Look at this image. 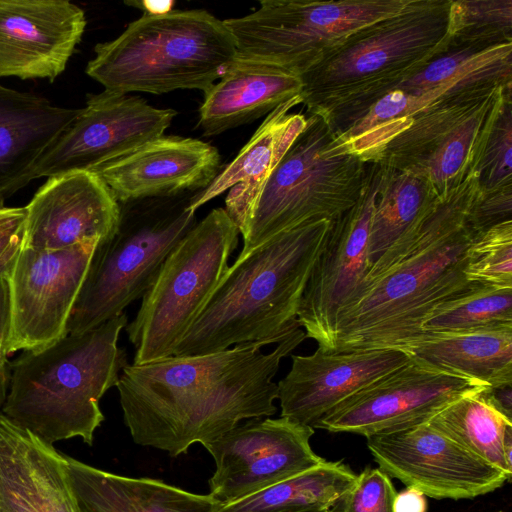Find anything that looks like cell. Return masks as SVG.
Returning <instances> with one entry per match:
<instances>
[{
  "label": "cell",
  "instance_id": "1",
  "mask_svg": "<svg viewBox=\"0 0 512 512\" xmlns=\"http://www.w3.org/2000/svg\"><path fill=\"white\" fill-rule=\"evenodd\" d=\"M306 338L290 332L268 353L249 342L200 356H170L127 364L116 386L133 441L176 457L211 442L243 420L276 413L274 376L283 358Z\"/></svg>",
  "mask_w": 512,
  "mask_h": 512
},
{
  "label": "cell",
  "instance_id": "2",
  "mask_svg": "<svg viewBox=\"0 0 512 512\" xmlns=\"http://www.w3.org/2000/svg\"><path fill=\"white\" fill-rule=\"evenodd\" d=\"M480 195L477 169L438 195L403 257L340 313L330 351L399 349L422 333L432 309L475 285L464 267L476 237L467 220Z\"/></svg>",
  "mask_w": 512,
  "mask_h": 512
},
{
  "label": "cell",
  "instance_id": "3",
  "mask_svg": "<svg viewBox=\"0 0 512 512\" xmlns=\"http://www.w3.org/2000/svg\"><path fill=\"white\" fill-rule=\"evenodd\" d=\"M333 221L280 233L228 266L172 356H200L249 342L279 343L300 328L298 308Z\"/></svg>",
  "mask_w": 512,
  "mask_h": 512
},
{
  "label": "cell",
  "instance_id": "4",
  "mask_svg": "<svg viewBox=\"0 0 512 512\" xmlns=\"http://www.w3.org/2000/svg\"><path fill=\"white\" fill-rule=\"evenodd\" d=\"M450 0H410L347 37L300 76L309 115L341 133L377 100L449 50Z\"/></svg>",
  "mask_w": 512,
  "mask_h": 512
},
{
  "label": "cell",
  "instance_id": "5",
  "mask_svg": "<svg viewBox=\"0 0 512 512\" xmlns=\"http://www.w3.org/2000/svg\"><path fill=\"white\" fill-rule=\"evenodd\" d=\"M127 324L123 313L44 348L23 351L10 364L1 413L50 445L74 437L92 445L104 420L100 399L117 386L128 364L125 349L118 346Z\"/></svg>",
  "mask_w": 512,
  "mask_h": 512
},
{
  "label": "cell",
  "instance_id": "6",
  "mask_svg": "<svg viewBox=\"0 0 512 512\" xmlns=\"http://www.w3.org/2000/svg\"><path fill=\"white\" fill-rule=\"evenodd\" d=\"M85 72L105 90L205 92L237 56L224 23L203 9L146 10L115 39L99 43Z\"/></svg>",
  "mask_w": 512,
  "mask_h": 512
},
{
  "label": "cell",
  "instance_id": "7",
  "mask_svg": "<svg viewBox=\"0 0 512 512\" xmlns=\"http://www.w3.org/2000/svg\"><path fill=\"white\" fill-rule=\"evenodd\" d=\"M196 193L119 203L116 228L94 250L67 334L91 330L144 296L167 256L197 224L190 210Z\"/></svg>",
  "mask_w": 512,
  "mask_h": 512
},
{
  "label": "cell",
  "instance_id": "8",
  "mask_svg": "<svg viewBox=\"0 0 512 512\" xmlns=\"http://www.w3.org/2000/svg\"><path fill=\"white\" fill-rule=\"evenodd\" d=\"M368 166L338 150L331 127L321 117L309 115L305 129L268 178L236 260L280 233L342 216L359 201Z\"/></svg>",
  "mask_w": 512,
  "mask_h": 512
},
{
  "label": "cell",
  "instance_id": "9",
  "mask_svg": "<svg viewBox=\"0 0 512 512\" xmlns=\"http://www.w3.org/2000/svg\"><path fill=\"white\" fill-rule=\"evenodd\" d=\"M239 235L236 224L219 207L170 252L134 320L125 327L136 350L133 364L173 355L228 268Z\"/></svg>",
  "mask_w": 512,
  "mask_h": 512
},
{
  "label": "cell",
  "instance_id": "10",
  "mask_svg": "<svg viewBox=\"0 0 512 512\" xmlns=\"http://www.w3.org/2000/svg\"><path fill=\"white\" fill-rule=\"evenodd\" d=\"M410 0H262L252 13L225 19L237 57L299 77L359 29L400 12Z\"/></svg>",
  "mask_w": 512,
  "mask_h": 512
},
{
  "label": "cell",
  "instance_id": "11",
  "mask_svg": "<svg viewBox=\"0 0 512 512\" xmlns=\"http://www.w3.org/2000/svg\"><path fill=\"white\" fill-rule=\"evenodd\" d=\"M385 168L368 166V177L359 201L332 222L305 287L297 322L318 347H333L340 313L359 296L369 271L368 240L373 209Z\"/></svg>",
  "mask_w": 512,
  "mask_h": 512
},
{
  "label": "cell",
  "instance_id": "12",
  "mask_svg": "<svg viewBox=\"0 0 512 512\" xmlns=\"http://www.w3.org/2000/svg\"><path fill=\"white\" fill-rule=\"evenodd\" d=\"M99 241L61 250L23 248L7 277L9 355L44 348L67 335L69 318Z\"/></svg>",
  "mask_w": 512,
  "mask_h": 512
},
{
  "label": "cell",
  "instance_id": "13",
  "mask_svg": "<svg viewBox=\"0 0 512 512\" xmlns=\"http://www.w3.org/2000/svg\"><path fill=\"white\" fill-rule=\"evenodd\" d=\"M489 387L410 357L402 366L349 396L314 425L369 437L427 422L438 410Z\"/></svg>",
  "mask_w": 512,
  "mask_h": 512
},
{
  "label": "cell",
  "instance_id": "14",
  "mask_svg": "<svg viewBox=\"0 0 512 512\" xmlns=\"http://www.w3.org/2000/svg\"><path fill=\"white\" fill-rule=\"evenodd\" d=\"M314 429L286 417L252 418L203 444L216 470L210 495L229 503L306 471L324 459L310 445Z\"/></svg>",
  "mask_w": 512,
  "mask_h": 512
},
{
  "label": "cell",
  "instance_id": "15",
  "mask_svg": "<svg viewBox=\"0 0 512 512\" xmlns=\"http://www.w3.org/2000/svg\"><path fill=\"white\" fill-rule=\"evenodd\" d=\"M176 115L130 94H89L86 106L41 156L33 178L92 171L164 135Z\"/></svg>",
  "mask_w": 512,
  "mask_h": 512
},
{
  "label": "cell",
  "instance_id": "16",
  "mask_svg": "<svg viewBox=\"0 0 512 512\" xmlns=\"http://www.w3.org/2000/svg\"><path fill=\"white\" fill-rule=\"evenodd\" d=\"M366 438L383 472L432 498L471 499L510 479L428 422Z\"/></svg>",
  "mask_w": 512,
  "mask_h": 512
},
{
  "label": "cell",
  "instance_id": "17",
  "mask_svg": "<svg viewBox=\"0 0 512 512\" xmlns=\"http://www.w3.org/2000/svg\"><path fill=\"white\" fill-rule=\"evenodd\" d=\"M86 24L84 11L67 0H0V77L53 82Z\"/></svg>",
  "mask_w": 512,
  "mask_h": 512
},
{
  "label": "cell",
  "instance_id": "18",
  "mask_svg": "<svg viewBox=\"0 0 512 512\" xmlns=\"http://www.w3.org/2000/svg\"><path fill=\"white\" fill-rule=\"evenodd\" d=\"M26 208L25 246L61 250L103 240L115 230L120 205L93 171L49 177Z\"/></svg>",
  "mask_w": 512,
  "mask_h": 512
},
{
  "label": "cell",
  "instance_id": "19",
  "mask_svg": "<svg viewBox=\"0 0 512 512\" xmlns=\"http://www.w3.org/2000/svg\"><path fill=\"white\" fill-rule=\"evenodd\" d=\"M291 358L290 371L277 383L280 417L312 428L340 402L410 359L400 349L334 352L320 347Z\"/></svg>",
  "mask_w": 512,
  "mask_h": 512
},
{
  "label": "cell",
  "instance_id": "20",
  "mask_svg": "<svg viewBox=\"0 0 512 512\" xmlns=\"http://www.w3.org/2000/svg\"><path fill=\"white\" fill-rule=\"evenodd\" d=\"M221 168L219 151L211 144L162 135L92 171L123 203L202 191Z\"/></svg>",
  "mask_w": 512,
  "mask_h": 512
},
{
  "label": "cell",
  "instance_id": "21",
  "mask_svg": "<svg viewBox=\"0 0 512 512\" xmlns=\"http://www.w3.org/2000/svg\"><path fill=\"white\" fill-rule=\"evenodd\" d=\"M299 104L301 95L270 112L236 157L221 168L208 187L194 195L190 210L196 212L229 189L224 209L244 237L268 178L307 125L304 114L290 112Z\"/></svg>",
  "mask_w": 512,
  "mask_h": 512
},
{
  "label": "cell",
  "instance_id": "22",
  "mask_svg": "<svg viewBox=\"0 0 512 512\" xmlns=\"http://www.w3.org/2000/svg\"><path fill=\"white\" fill-rule=\"evenodd\" d=\"M0 512H76L65 455L2 413Z\"/></svg>",
  "mask_w": 512,
  "mask_h": 512
},
{
  "label": "cell",
  "instance_id": "23",
  "mask_svg": "<svg viewBox=\"0 0 512 512\" xmlns=\"http://www.w3.org/2000/svg\"><path fill=\"white\" fill-rule=\"evenodd\" d=\"M79 112L0 85V205L34 179L41 156Z\"/></svg>",
  "mask_w": 512,
  "mask_h": 512
},
{
  "label": "cell",
  "instance_id": "24",
  "mask_svg": "<svg viewBox=\"0 0 512 512\" xmlns=\"http://www.w3.org/2000/svg\"><path fill=\"white\" fill-rule=\"evenodd\" d=\"M301 90L298 75L236 56L225 74L203 92L198 127L205 136L219 135L267 116Z\"/></svg>",
  "mask_w": 512,
  "mask_h": 512
},
{
  "label": "cell",
  "instance_id": "25",
  "mask_svg": "<svg viewBox=\"0 0 512 512\" xmlns=\"http://www.w3.org/2000/svg\"><path fill=\"white\" fill-rule=\"evenodd\" d=\"M66 473L76 512H216L220 502L161 480L106 472L71 457Z\"/></svg>",
  "mask_w": 512,
  "mask_h": 512
},
{
  "label": "cell",
  "instance_id": "26",
  "mask_svg": "<svg viewBox=\"0 0 512 512\" xmlns=\"http://www.w3.org/2000/svg\"><path fill=\"white\" fill-rule=\"evenodd\" d=\"M400 350L433 368L491 388L512 385V325L465 331L425 332Z\"/></svg>",
  "mask_w": 512,
  "mask_h": 512
},
{
  "label": "cell",
  "instance_id": "27",
  "mask_svg": "<svg viewBox=\"0 0 512 512\" xmlns=\"http://www.w3.org/2000/svg\"><path fill=\"white\" fill-rule=\"evenodd\" d=\"M384 168L370 225L365 285L402 256L438 197L420 176Z\"/></svg>",
  "mask_w": 512,
  "mask_h": 512
},
{
  "label": "cell",
  "instance_id": "28",
  "mask_svg": "<svg viewBox=\"0 0 512 512\" xmlns=\"http://www.w3.org/2000/svg\"><path fill=\"white\" fill-rule=\"evenodd\" d=\"M512 85L485 84L454 90L430 104L382 151L375 162L397 171H414L500 89Z\"/></svg>",
  "mask_w": 512,
  "mask_h": 512
},
{
  "label": "cell",
  "instance_id": "29",
  "mask_svg": "<svg viewBox=\"0 0 512 512\" xmlns=\"http://www.w3.org/2000/svg\"><path fill=\"white\" fill-rule=\"evenodd\" d=\"M356 476L341 461L323 460L263 490L222 504L216 512H329Z\"/></svg>",
  "mask_w": 512,
  "mask_h": 512
},
{
  "label": "cell",
  "instance_id": "30",
  "mask_svg": "<svg viewBox=\"0 0 512 512\" xmlns=\"http://www.w3.org/2000/svg\"><path fill=\"white\" fill-rule=\"evenodd\" d=\"M487 388L462 396L440 410L427 422L482 460L511 478L502 450L512 420L490 402Z\"/></svg>",
  "mask_w": 512,
  "mask_h": 512
},
{
  "label": "cell",
  "instance_id": "31",
  "mask_svg": "<svg viewBox=\"0 0 512 512\" xmlns=\"http://www.w3.org/2000/svg\"><path fill=\"white\" fill-rule=\"evenodd\" d=\"M447 83H512V41L492 46L449 47L397 87L428 90Z\"/></svg>",
  "mask_w": 512,
  "mask_h": 512
},
{
  "label": "cell",
  "instance_id": "32",
  "mask_svg": "<svg viewBox=\"0 0 512 512\" xmlns=\"http://www.w3.org/2000/svg\"><path fill=\"white\" fill-rule=\"evenodd\" d=\"M503 325H512V288L475 284L432 309L421 329L449 332Z\"/></svg>",
  "mask_w": 512,
  "mask_h": 512
},
{
  "label": "cell",
  "instance_id": "33",
  "mask_svg": "<svg viewBox=\"0 0 512 512\" xmlns=\"http://www.w3.org/2000/svg\"><path fill=\"white\" fill-rule=\"evenodd\" d=\"M450 47L512 41V0H450Z\"/></svg>",
  "mask_w": 512,
  "mask_h": 512
},
{
  "label": "cell",
  "instance_id": "34",
  "mask_svg": "<svg viewBox=\"0 0 512 512\" xmlns=\"http://www.w3.org/2000/svg\"><path fill=\"white\" fill-rule=\"evenodd\" d=\"M464 274L474 284L512 288V220L474 238L467 250Z\"/></svg>",
  "mask_w": 512,
  "mask_h": 512
},
{
  "label": "cell",
  "instance_id": "35",
  "mask_svg": "<svg viewBox=\"0 0 512 512\" xmlns=\"http://www.w3.org/2000/svg\"><path fill=\"white\" fill-rule=\"evenodd\" d=\"M512 96L489 135L477 167L483 192L512 184Z\"/></svg>",
  "mask_w": 512,
  "mask_h": 512
},
{
  "label": "cell",
  "instance_id": "36",
  "mask_svg": "<svg viewBox=\"0 0 512 512\" xmlns=\"http://www.w3.org/2000/svg\"><path fill=\"white\" fill-rule=\"evenodd\" d=\"M397 492L380 468L366 467L329 512H394Z\"/></svg>",
  "mask_w": 512,
  "mask_h": 512
},
{
  "label": "cell",
  "instance_id": "37",
  "mask_svg": "<svg viewBox=\"0 0 512 512\" xmlns=\"http://www.w3.org/2000/svg\"><path fill=\"white\" fill-rule=\"evenodd\" d=\"M512 220V184L483 192L472 207L467 225L475 236Z\"/></svg>",
  "mask_w": 512,
  "mask_h": 512
},
{
  "label": "cell",
  "instance_id": "38",
  "mask_svg": "<svg viewBox=\"0 0 512 512\" xmlns=\"http://www.w3.org/2000/svg\"><path fill=\"white\" fill-rule=\"evenodd\" d=\"M26 208L0 205V278H7L25 246Z\"/></svg>",
  "mask_w": 512,
  "mask_h": 512
},
{
  "label": "cell",
  "instance_id": "39",
  "mask_svg": "<svg viewBox=\"0 0 512 512\" xmlns=\"http://www.w3.org/2000/svg\"><path fill=\"white\" fill-rule=\"evenodd\" d=\"M426 496L411 487L397 493L394 501V512H426Z\"/></svg>",
  "mask_w": 512,
  "mask_h": 512
},
{
  "label": "cell",
  "instance_id": "40",
  "mask_svg": "<svg viewBox=\"0 0 512 512\" xmlns=\"http://www.w3.org/2000/svg\"><path fill=\"white\" fill-rule=\"evenodd\" d=\"M10 329V302L7 278H0V354H8L7 341Z\"/></svg>",
  "mask_w": 512,
  "mask_h": 512
},
{
  "label": "cell",
  "instance_id": "41",
  "mask_svg": "<svg viewBox=\"0 0 512 512\" xmlns=\"http://www.w3.org/2000/svg\"><path fill=\"white\" fill-rule=\"evenodd\" d=\"M487 396L494 407L512 420V385L487 388Z\"/></svg>",
  "mask_w": 512,
  "mask_h": 512
},
{
  "label": "cell",
  "instance_id": "42",
  "mask_svg": "<svg viewBox=\"0 0 512 512\" xmlns=\"http://www.w3.org/2000/svg\"><path fill=\"white\" fill-rule=\"evenodd\" d=\"M7 357V354H0V413L7 398L10 382V363Z\"/></svg>",
  "mask_w": 512,
  "mask_h": 512
}]
</instances>
